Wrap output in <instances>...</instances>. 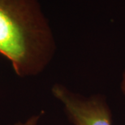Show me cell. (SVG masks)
Returning a JSON list of instances; mask_svg holds the SVG:
<instances>
[{"label": "cell", "instance_id": "obj_2", "mask_svg": "<svg viewBox=\"0 0 125 125\" xmlns=\"http://www.w3.org/2000/svg\"><path fill=\"white\" fill-rule=\"evenodd\" d=\"M51 94L72 125H113L112 111L103 94L84 95L61 83L53 85Z\"/></svg>", "mask_w": 125, "mask_h": 125}, {"label": "cell", "instance_id": "obj_1", "mask_svg": "<svg viewBox=\"0 0 125 125\" xmlns=\"http://www.w3.org/2000/svg\"><path fill=\"white\" fill-rule=\"evenodd\" d=\"M56 50L38 0H0V54L22 78L41 74Z\"/></svg>", "mask_w": 125, "mask_h": 125}, {"label": "cell", "instance_id": "obj_4", "mask_svg": "<svg viewBox=\"0 0 125 125\" xmlns=\"http://www.w3.org/2000/svg\"><path fill=\"white\" fill-rule=\"evenodd\" d=\"M120 88L122 90V93L125 96V68L124 70L123 73H122V78H121V82H120Z\"/></svg>", "mask_w": 125, "mask_h": 125}, {"label": "cell", "instance_id": "obj_3", "mask_svg": "<svg viewBox=\"0 0 125 125\" xmlns=\"http://www.w3.org/2000/svg\"><path fill=\"white\" fill-rule=\"evenodd\" d=\"M42 115H43L42 113H38V114H36V115L30 116L29 118L26 119V120L23 122L20 121V122H17V123H15L13 124H8V125H38Z\"/></svg>", "mask_w": 125, "mask_h": 125}]
</instances>
